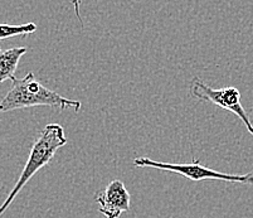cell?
Here are the masks:
<instances>
[{
  "label": "cell",
  "instance_id": "1",
  "mask_svg": "<svg viewBox=\"0 0 253 218\" xmlns=\"http://www.w3.org/2000/svg\"><path fill=\"white\" fill-rule=\"evenodd\" d=\"M33 106H52L63 111L66 109L81 110V102L77 100H70L52 89L43 86L32 72L23 79L11 80V87L0 101V112H8L13 110L27 109Z\"/></svg>",
  "mask_w": 253,
  "mask_h": 218
},
{
  "label": "cell",
  "instance_id": "2",
  "mask_svg": "<svg viewBox=\"0 0 253 218\" xmlns=\"http://www.w3.org/2000/svg\"><path fill=\"white\" fill-rule=\"evenodd\" d=\"M67 144V137L64 135V129L59 124H48L43 131L41 132L38 139L34 141L33 146L29 153L28 160L20 174L18 182L15 183L14 188L11 189L9 196L6 197L3 204L0 206V217L4 215L8 207L13 203L15 197L19 194L20 190L27 185V183L32 179V176L43 167L48 164L54 157L59 148Z\"/></svg>",
  "mask_w": 253,
  "mask_h": 218
},
{
  "label": "cell",
  "instance_id": "3",
  "mask_svg": "<svg viewBox=\"0 0 253 218\" xmlns=\"http://www.w3.org/2000/svg\"><path fill=\"white\" fill-rule=\"evenodd\" d=\"M134 165L137 168H155L159 171L172 172V173L180 174L185 178L190 179L193 182H202V180H222V182L242 183V184H253V171L243 175L236 174H225L223 172L214 171V169L207 168L201 164L198 159H193L189 164H174V163L155 162L150 158L141 157L135 158Z\"/></svg>",
  "mask_w": 253,
  "mask_h": 218
},
{
  "label": "cell",
  "instance_id": "4",
  "mask_svg": "<svg viewBox=\"0 0 253 218\" xmlns=\"http://www.w3.org/2000/svg\"><path fill=\"white\" fill-rule=\"evenodd\" d=\"M190 93L194 98L199 101H207L217 105L222 109L231 111L237 115L241 121L246 125L250 134L253 136V125L248 118L245 107L241 104V92L236 87H223V88H211L207 84H204L201 79L194 77L190 82Z\"/></svg>",
  "mask_w": 253,
  "mask_h": 218
},
{
  "label": "cell",
  "instance_id": "5",
  "mask_svg": "<svg viewBox=\"0 0 253 218\" xmlns=\"http://www.w3.org/2000/svg\"><path fill=\"white\" fill-rule=\"evenodd\" d=\"M130 193L121 180H112L102 192L96 196L101 213L106 218H119L130 210Z\"/></svg>",
  "mask_w": 253,
  "mask_h": 218
},
{
  "label": "cell",
  "instance_id": "6",
  "mask_svg": "<svg viewBox=\"0 0 253 218\" xmlns=\"http://www.w3.org/2000/svg\"><path fill=\"white\" fill-rule=\"evenodd\" d=\"M27 53L25 47H15L9 49L0 48V85L6 80H13L20 58Z\"/></svg>",
  "mask_w": 253,
  "mask_h": 218
},
{
  "label": "cell",
  "instance_id": "7",
  "mask_svg": "<svg viewBox=\"0 0 253 218\" xmlns=\"http://www.w3.org/2000/svg\"><path fill=\"white\" fill-rule=\"evenodd\" d=\"M37 31V25L34 23H27V24L11 25V24H0V41L10 38L15 36H27Z\"/></svg>",
  "mask_w": 253,
  "mask_h": 218
},
{
  "label": "cell",
  "instance_id": "8",
  "mask_svg": "<svg viewBox=\"0 0 253 218\" xmlns=\"http://www.w3.org/2000/svg\"><path fill=\"white\" fill-rule=\"evenodd\" d=\"M71 1H72L73 6H75V14H76V17H77V19L82 23L81 14H80V8H81V1H82V0H71Z\"/></svg>",
  "mask_w": 253,
  "mask_h": 218
}]
</instances>
